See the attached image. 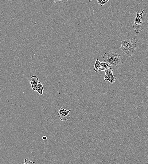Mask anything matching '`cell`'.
<instances>
[{
	"label": "cell",
	"mask_w": 148,
	"mask_h": 164,
	"mask_svg": "<svg viewBox=\"0 0 148 164\" xmlns=\"http://www.w3.org/2000/svg\"><path fill=\"white\" fill-rule=\"evenodd\" d=\"M71 111V110H66L62 107L57 114L58 115L61 121H65L69 119L70 118V116L69 114Z\"/></svg>",
	"instance_id": "4"
},
{
	"label": "cell",
	"mask_w": 148,
	"mask_h": 164,
	"mask_svg": "<svg viewBox=\"0 0 148 164\" xmlns=\"http://www.w3.org/2000/svg\"><path fill=\"white\" fill-rule=\"evenodd\" d=\"M29 81L32 89L34 91H37V86L39 82L38 78L36 76H33L30 78Z\"/></svg>",
	"instance_id": "6"
},
{
	"label": "cell",
	"mask_w": 148,
	"mask_h": 164,
	"mask_svg": "<svg viewBox=\"0 0 148 164\" xmlns=\"http://www.w3.org/2000/svg\"><path fill=\"white\" fill-rule=\"evenodd\" d=\"M121 44L120 49L126 57H130L135 52L136 42L135 38L126 40H121Z\"/></svg>",
	"instance_id": "1"
},
{
	"label": "cell",
	"mask_w": 148,
	"mask_h": 164,
	"mask_svg": "<svg viewBox=\"0 0 148 164\" xmlns=\"http://www.w3.org/2000/svg\"><path fill=\"white\" fill-rule=\"evenodd\" d=\"M109 0H98V3L100 6H102L105 5L107 2H109Z\"/></svg>",
	"instance_id": "10"
},
{
	"label": "cell",
	"mask_w": 148,
	"mask_h": 164,
	"mask_svg": "<svg viewBox=\"0 0 148 164\" xmlns=\"http://www.w3.org/2000/svg\"><path fill=\"white\" fill-rule=\"evenodd\" d=\"M103 58L104 61L113 66H118L123 61L122 56L115 52L106 53L104 54Z\"/></svg>",
	"instance_id": "2"
},
{
	"label": "cell",
	"mask_w": 148,
	"mask_h": 164,
	"mask_svg": "<svg viewBox=\"0 0 148 164\" xmlns=\"http://www.w3.org/2000/svg\"><path fill=\"white\" fill-rule=\"evenodd\" d=\"M101 65V62H100L98 58H97L94 67V70L95 72H100Z\"/></svg>",
	"instance_id": "8"
},
{
	"label": "cell",
	"mask_w": 148,
	"mask_h": 164,
	"mask_svg": "<svg viewBox=\"0 0 148 164\" xmlns=\"http://www.w3.org/2000/svg\"><path fill=\"white\" fill-rule=\"evenodd\" d=\"M47 137L46 136H43L42 137V139L44 140H45L47 139Z\"/></svg>",
	"instance_id": "13"
},
{
	"label": "cell",
	"mask_w": 148,
	"mask_h": 164,
	"mask_svg": "<svg viewBox=\"0 0 148 164\" xmlns=\"http://www.w3.org/2000/svg\"><path fill=\"white\" fill-rule=\"evenodd\" d=\"M144 12V10H143L141 13H136L137 16L135 17L133 25V28L136 33H139L143 29L142 19Z\"/></svg>",
	"instance_id": "3"
},
{
	"label": "cell",
	"mask_w": 148,
	"mask_h": 164,
	"mask_svg": "<svg viewBox=\"0 0 148 164\" xmlns=\"http://www.w3.org/2000/svg\"><path fill=\"white\" fill-rule=\"evenodd\" d=\"M44 91V88L43 85L41 82L39 81L37 91L39 94L42 96L43 95V91Z\"/></svg>",
	"instance_id": "9"
},
{
	"label": "cell",
	"mask_w": 148,
	"mask_h": 164,
	"mask_svg": "<svg viewBox=\"0 0 148 164\" xmlns=\"http://www.w3.org/2000/svg\"><path fill=\"white\" fill-rule=\"evenodd\" d=\"M113 70L108 69L105 71V73L104 81L107 80L110 82V84H113L115 81L116 78L113 76Z\"/></svg>",
	"instance_id": "5"
},
{
	"label": "cell",
	"mask_w": 148,
	"mask_h": 164,
	"mask_svg": "<svg viewBox=\"0 0 148 164\" xmlns=\"http://www.w3.org/2000/svg\"><path fill=\"white\" fill-rule=\"evenodd\" d=\"M112 66L109 64L105 61L101 62V68L100 72L102 71H105L108 69H112Z\"/></svg>",
	"instance_id": "7"
},
{
	"label": "cell",
	"mask_w": 148,
	"mask_h": 164,
	"mask_svg": "<svg viewBox=\"0 0 148 164\" xmlns=\"http://www.w3.org/2000/svg\"><path fill=\"white\" fill-rule=\"evenodd\" d=\"M64 1H56V2L54 1V2L56 3H59V2H60V3H62Z\"/></svg>",
	"instance_id": "12"
},
{
	"label": "cell",
	"mask_w": 148,
	"mask_h": 164,
	"mask_svg": "<svg viewBox=\"0 0 148 164\" xmlns=\"http://www.w3.org/2000/svg\"><path fill=\"white\" fill-rule=\"evenodd\" d=\"M25 163L24 164H37L35 162L31 161L27 159H25L24 160Z\"/></svg>",
	"instance_id": "11"
}]
</instances>
